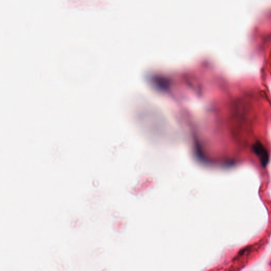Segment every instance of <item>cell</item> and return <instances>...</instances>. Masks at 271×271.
<instances>
[{
    "instance_id": "obj_1",
    "label": "cell",
    "mask_w": 271,
    "mask_h": 271,
    "mask_svg": "<svg viewBox=\"0 0 271 271\" xmlns=\"http://www.w3.org/2000/svg\"><path fill=\"white\" fill-rule=\"evenodd\" d=\"M253 151L261 163L262 166H266L269 162V155L267 150L263 145L260 142L257 141L253 145Z\"/></svg>"
}]
</instances>
